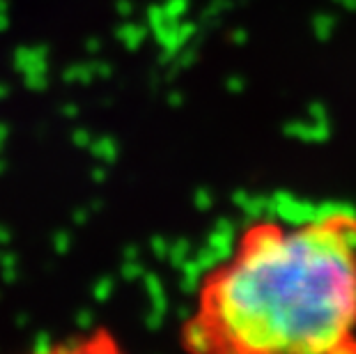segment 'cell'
<instances>
[{"mask_svg":"<svg viewBox=\"0 0 356 354\" xmlns=\"http://www.w3.org/2000/svg\"><path fill=\"white\" fill-rule=\"evenodd\" d=\"M181 345L186 354H356V214L251 221L200 278Z\"/></svg>","mask_w":356,"mask_h":354,"instance_id":"6da1fadb","label":"cell"},{"mask_svg":"<svg viewBox=\"0 0 356 354\" xmlns=\"http://www.w3.org/2000/svg\"><path fill=\"white\" fill-rule=\"evenodd\" d=\"M28 354H129L108 329H95L90 334H81L67 338L63 343H53L44 350H35Z\"/></svg>","mask_w":356,"mask_h":354,"instance_id":"7a4b0ae2","label":"cell"}]
</instances>
